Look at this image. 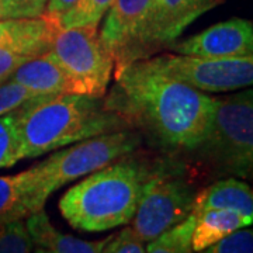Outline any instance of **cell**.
<instances>
[{"mask_svg":"<svg viewBox=\"0 0 253 253\" xmlns=\"http://www.w3.org/2000/svg\"><path fill=\"white\" fill-rule=\"evenodd\" d=\"M151 0H114L100 40L116 63V72L128 63L142 59V37Z\"/></svg>","mask_w":253,"mask_h":253,"instance_id":"obj_9","label":"cell"},{"mask_svg":"<svg viewBox=\"0 0 253 253\" xmlns=\"http://www.w3.org/2000/svg\"><path fill=\"white\" fill-rule=\"evenodd\" d=\"M28 59H31V56L0 49V83L7 81L10 75L14 72L21 63H24Z\"/></svg>","mask_w":253,"mask_h":253,"instance_id":"obj_25","label":"cell"},{"mask_svg":"<svg viewBox=\"0 0 253 253\" xmlns=\"http://www.w3.org/2000/svg\"><path fill=\"white\" fill-rule=\"evenodd\" d=\"M101 253H146V248L132 228L126 226L116 235H111Z\"/></svg>","mask_w":253,"mask_h":253,"instance_id":"obj_24","label":"cell"},{"mask_svg":"<svg viewBox=\"0 0 253 253\" xmlns=\"http://www.w3.org/2000/svg\"><path fill=\"white\" fill-rule=\"evenodd\" d=\"M34 253H51L49 251H46V249H44V248H40V246H37L36 252Z\"/></svg>","mask_w":253,"mask_h":253,"instance_id":"obj_29","label":"cell"},{"mask_svg":"<svg viewBox=\"0 0 253 253\" xmlns=\"http://www.w3.org/2000/svg\"><path fill=\"white\" fill-rule=\"evenodd\" d=\"M114 0H78L59 17L62 28L97 27Z\"/></svg>","mask_w":253,"mask_h":253,"instance_id":"obj_20","label":"cell"},{"mask_svg":"<svg viewBox=\"0 0 253 253\" xmlns=\"http://www.w3.org/2000/svg\"><path fill=\"white\" fill-rule=\"evenodd\" d=\"M201 253H253V232L245 226L229 234Z\"/></svg>","mask_w":253,"mask_h":253,"instance_id":"obj_23","label":"cell"},{"mask_svg":"<svg viewBox=\"0 0 253 253\" xmlns=\"http://www.w3.org/2000/svg\"><path fill=\"white\" fill-rule=\"evenodd\" d=\"M145 59L159 72L200 91H232L253 83V56L210 59L191 55L163 54Z\"/></svg>","mask_w":253,"mask_h":253,"instance_id":"obj_8","label":"cell"},{"mask_svg":"<svg viewBox=\"0 0 253 253\" xmlns=\"http://www.w3.org/2000/svg\"><path fill=\"white\" fill-rule=\"evenodd\" d=\"M61 28L59 18L46 13L38 17L0 20V49L36 58L51 51Z\"/></svg>","mask_w":253,"mask_h":253,"instance_id":"obj_12","label":"cell"},{"mask_svg":"<svg viewBox=\"0 0 253 253\" xmlns=\"http://www.w3.org/2000/svg\"><path fill=\"white\" fill-rule=\"evenodd\" d=\"M42 208L41 173L37 165L17 174L0 176V226L26 219Z\"/></svg>","mask_w":253,"mask_h":253,"instance_id":"obj_13","label":"cell"},{"mask_svg":"<svg viewBox=\"0 0 253 253\" xmlns=\"http://www.w3.org/2000/svg\"><path fill=\"white\" fill-rule=\"evenodd\" d=\"M78 0H48L46 1L45 13L54 17H61L63 13L72 7Z\"/></svg>","mask_w":253,"mask_h":253,"instance_id":"obj_27","label":"cell"},{"mask_svg":"<svg viewBox=\"0 0 253 253\" xmlns=\"http://www.w3.org/2000/svg\"><path fill=\"white\" fill-rule=\"evenodd\" d=\"M131 128L103 97L40 96L21 107V156L31 159L91 136Z\"/></svg>","mask_w":253,"mask_h":253,"instance_id":"obj_3","label":"cell"},{"mask_svg":"<svg viewBox=\"0 0 253 253\" xmlns=\"http://www.w3.org/2000/svg\"><path fill=\"white\" fill-rule=\"evenodd\" d=\"M26 226L30 232L33 244L40 248H44L51 253H101L103 248L111 238L107 236L106 239L101 241L89 242V241H82L72 235L62 234L56 231L51 224L44 208L28 215Z\"/></svg>","mask_w":253,"mask_h":253,"instance_id":"obj_16","label":"cell"},{"mask_svg":"<svg viewBox=\"0 0 253 253\" xmlns=\"http://www.w3.org/2000/svg\"><path fill=\"white\" fill-rule=\"evenodd\" d=\"M144 135L135 128H126L79 141L68 149L56 151L37 163L41 173V203L66 183L90 174L120 158L138 151Z\"/></svg>","mask_w":253,"mask_h":253,"instance_id":"obj_6","label":"cell"},{"mask_svg":"<svg viewBox=\"0 0 253 253\" xmlns=\"http://www.w3.org/2000/svg\"><path fill=\"white\" fill-rule=\"evenodd\" d=\"M40 97L27 87L16 82L4 81L0 83V116L20 109L26 103Z\"/></svg>","mask_w":253,"mask_h":253,"instance_id":"obj_22","label":"cell"},{"mask_svg":"<svg viewBox=\"0 0 253 253\" xmlns=\"http://www.w3.org/2000/svg\"><path fill=\"white\" fill-rule=\"evenodd\" d=\"M159 162L134 151L87 174L59 200L62 217L83 232H103L129 224Z\"/></svg>","mask_w":253,"mask_h":253,"instance_id":"obj_2","label":"cell"},{"mask_svg":"<svg viewBox=\"0 0 253 253\" xmlns=\"http://www.w3.org/2000/svg\"><path fill=\"white\" fill-rule=\"evenodd\" d=\"M224 1L225 0H151L142 37L144 58L161 49V46L173 42L193 21Z\"/></svg>","mask_w":253,"mask_h":253,"instance_id":"obj_10","label":"cell"},{"mask_svg":"<svg viewBox=\"0 0 253 253\" xmlns=\"http://www.w3.org/2000/svg\"><path fill=\"white\" fill-rule=\"evenodd\" d=\"M194 214V212H193ZM196 215L191 232V248L194 252H203L217 244L229 234L252 224L251 219L234 210H207Z\"/></svg>","mask_w":253,"mask_h":253,"instance_id":"obj_17","label":"cell"},{"mask_svg":"<svg viewBox=\"0 0 253 253\" xmlns=\"http://www.w3.org/2000/svg\"><path fill=\"white\" fill-rule=\"evenodd\" d=\"M172 49L176 54L210 59L253 56L252 21L245 18H229L174 44Z\"/></svg>","mask_w":253,"mask_h":253,"instance_id":"obj_11","label":"cell"},{"mask_svg":"<svg viewBox=\"0 0 253 253\" xmlns=\"http://www.w3.org/2000/svg\"><path fill=\"white\" fill-rule=\"evenodd\" d=\"M197 196L179 163L161 161L145 184L131 228L144 242H151L189 217Z\"/></svg>","mask_w":253,"mask_h":253,"instance_id":"obj_5","label":"cell"},{"mask_svg":"<svg viewBox=\"0 0 253 253\" xmlns=\"http://www.w3.org/2000/svg\"><path fill=\"white\" fill-rule=\"evenodd\" d=\"M49 52L72 83L73 94L104 97L114 59L103 45L97 27L61 28Z\"/></svg>","mask_w":253,"mask_h":253,"instance_id":"obj_7","label":"cell"},{"mask_svg":"<svg viewBox=\"0 0 253 253\" xmlns=\"http://www.w3.org/2000/svg\"><path fill=\"white\" fill-rule=\"evenodd\" d=\"M234 210L253 221L252 187L236 177H225L197 193L191 212L207 210Z\"/></svg>","mask_w":253,"mask_h":253,"instance_id":"obj_15","label":"cell"},{"mask_svg":"<svg viewBox=\"0 0 253 253\" xmlns=\"http://www.w3.org/2000/svg\"><path fill=\"white\" fill-rule=\"evenodd\" d=\"M33 241L24 219L0 226V253H30Z\"/></svg>","mask_w":253,"mask_h":253,"instance_id":"obj_21","label":"cell"},{"mask_svg":"<svg viewBox=\"0 0 253 253\" xmlns=\"http://www.w3.org/2000/svg\"><path fill=\"white\" fill-rule=\"evenodd\" d=\"M194 222L196 215L190 212L189 217L180 224L148 242L146 253H197L191 248V232Z\"/></svg>","mask_w":253,"mask_h":253,"instance_id":"obj_19","label":"cell"},{"mask_svg":"<svg viewBox=\"0 0 253 253\" xmlns=\"http://www.w3.org/2000/svg\"><path fill=\"white\" fill-rule=\"evenodd\" d=\"M20 17H21V14L18 13V10L14 6H11L7 0H0V20Z\"/></svg>","mask_w":253,"mask_h":253,"instance_id":"obj_28","label":"cell"},{"mask_svg":"<svg viewBox=\"0 0 253 253\" xmlns=\"http://www.w3.org/2000/svg\"><path fill=\"white\" fill-rule=\"evenodd\" d=\"M7 81L16 82L38 96L73 94L72 83L49 51L21 63Z\"/></svg>","mask_w":253,"mask_h":253,"instance_id":"obj_14","label":"cell"},{"mask_svg":"<svg viewBox=\"0 0 253 253\" xmlns=\"http://www.w3.org/2000/svg\"><path fill=\"white\" fill-rule=\"evenodd\" d=\"M21 107L0 116V169H7L18 161H23L20 131Z\"/></svg>","mask_w":253,"mask_h":253,"instance_id":"obj_18","label":"cell"},{"mask_svg":"<svg viewBox=\"0 0 253 253\" xmlns=\"http://www.w3.org/2000/svg\"><path fill=\"white\" fill-rule=\"evenodd\" d=\"M21 14V17H38L45 13L48 0H7Z\"/></svg>","mask_w":253,"mask_h":253,"instance_id":"obj_26","label":"cell"},{"mask_svg":"<svg viewBox=\"0 0 253 253\" xmlns=\"http://www.w3.org/2000/svg\"><path fill=\"white\" fill-rule=\"evenodd\" d=\"M116 75L104 107L169 155H189L207 132L214 97L159 72L146 59Z\"/></svg>","mask_w":253,"mask_h":253,"instance_id":"obj_1","label":"cell"},{"mask_svg":"<svg viewBox=\"0 0 253 253\" xmlns=\"http://www.w3.org/2000/svg\"><path fill=\"white\" fill-rule=\"evenodd\" d=\"M191 163L214 177L252 176V89L214 97V109L204 138L189 154Z\"/></svg>","mask_w":253,"mask_h":253,"instance_id":"obj_4","label":"cell"}]
</instances>
